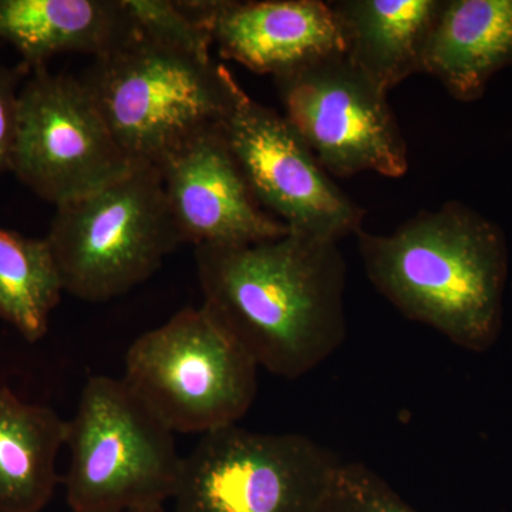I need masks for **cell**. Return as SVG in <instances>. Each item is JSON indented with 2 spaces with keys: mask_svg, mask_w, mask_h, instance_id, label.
<instances>
[{
  "mask_svg": "<svg viewBox=\"0 0 512 512\" xmlns=\"http://www.w3.org/2000/svg\"><path fill=\"white\" fill-rule=\"evenodd\" d=\"M205 309L258 367L308 375L346 338V264L335 242L289 234L195 248Z\"/></svg>",
  "mask_w": 512,
  "mask_h": 512,
  "instance_id": "6da1fadb",
  "label": "cell"
},
{
  "mask_svg": "<svg viewBox=\"0 0 512 512\" xmlns=\"http://www.w3.org/2000/svg\"><path fill=\"white\" fill-rule=\"evenodd\" d=\"M370 282L397 311L454 345L484 352L503 328V229L458 201L420 211L390 234L357 232Z\"/></svg>",
  "mask_w": 512,
  "mask_h": 512,
  "instance_id": "7a4b0ae2",
  "label": "cell"
},
{
  "mask_svg": "<svg viewBox=\"0 0 512 512\" xmlns=\"http://www.w3.org/2000/svg\"><path fill=\"white\" fill-rule=\"evenodd\" d=\"M80 79L131 164L153 167L192 138L221 128L241 89L211 56L143 35L94 59Z\"/></svg>",
  "mask_w": 512,
  "mask_h": 512,
  "instance_id": "3957f363",
  "label": "cell"
},
{
  "mask_svg": "<svg viewBox=\"0 0 512 512\" xmlns=\"http://www.w3.org/2000/svg\"><path fill=\"white\" fill-rule=\"evenodd\" d=\"M46 239L64 292L92 303L143 284L183 244L153 165L56 207Z\"/></svg>",
  "mask_w": 512,
  "mask_h": 512,
  "instance_id": "277c9868",
  "label": "cell"
},
{
  "mask_svg": "<svg viewBox=\"0 0 512 512\" xmlns=\"http://www.w3.org/2000/svg\"><path fill=\"white\" fill-rule=\"evenodd\" d=\"M67 424L72 512L140 510L174 498L183 467L174 433L123 379L90 377Z\"/></svg>",
  "mask_w": 512,
  "mask_h": 512,
  "instance_id": "5b68a950",
  "label": "cell"
},
{
  "mask_svg": "<svg viewBox=\"0 0 512 512\" xmlns=\"http://www.w3.org/2000/svg\"><path fill=\"white\" fill-rule=\"evenodd\" d=\"M258 365L204 308L184 309L134 340L123 380L173 433L238 424L258 390Z\"/></svg>",
  "mask_w": 512,
  "mask_h": 512,
  "instance_id": "8992f818",
  "label": "cell"
},
{
  "mask_svg": "<svg viewBox=\"0 0 512 512\" xmlns=\"http://www.w3.org/2000/svg\"><path fill=\"white\" fill-rule=\"evenodd\" d=\"M340 464L302 434L232 424L204 434L183 458L175 511L318 512Z\"/></svg>",
  "mask_w": 512,
  "mask_h": 512,
  "instance_id": "52a82bcc",
  "label": "cell"
},
{
  "mask_svg": "<svg viewBox=\"0 0 512 512\" xmlns=\"http://www.w3.org/2000/svg\"><path fill=\"white\" fill-rule=\"evenodd\" d=\"M131 164L80 77L32 70L19 92L10 173L59 207L130 173Z\"/></svg>",
  "mask_w": 512,
  "mask_h": 512,
  "instance_id": "ba28073f",
  "label": "cell"
},
{
  "mask_svg": "<svg viewBox=\"0 0 512 512\" xmlns=\"http://www.w3.org/2000/svg\"><path fill=\"white\" fill-rule=\"evenodd\" d=\"M274 80L286 119L329 175L373 171L400 178L407 173L409 150L387 93L346 53Z\"/></svg>",
  "mask_w": 512,
  "mask_h": 512,
  "instance_id": "9c48e42d",
  "label": "cell"
},
{
  "mask_svg": "<svg viewBox=\"0 0 512 512\" xmlns=\"http://www.w3.org/2000/svg\"><path fill=\"white\" fill-rule=\"evenodd\" d=\"M221 131L256 200L293 234L338 244L362 231L366 211L278 111L241 87Z\"/></svg>",
  "mask_w": 512,
  "mask_h": 512,
  "instance_id": "30bf717a",
  "label": "cell"
},
{
  "mask_svg": "<svg viewBox=\"0 0 512 512\" xmlns=\"http://www.w3.org/2000/svg\"><path fill=\"white\" fill-rule=\"evenodd\" d=\"M157 168L183 244L235 247L291 232L256 200L221 128L192 138Z\"/></svg>",
  "mask_w": 512,
  "mask_h": 512,
  "instance_id": "8fae6325",
  "label": "cell"
},
{
  "mask_svg": "<svg viewBox=\"0 0 512 512\" xmlns=\"http://www.w3.org/2000/svg\"><path fill=\"white\" fill-rule=\"evenodd\" d=\"M208 26L221 57L274 79L346 53L339 20L322 0H210Z\"/></svg>",
  "mask_w": 512,
  "mask_h": 512,
  "instance_id": "7c38bea8",
  "label": "cell"
},
{
  "mask_svg": "<svg viewBox=\"0 0 512 512\" xmlns=\"http://www.w3.org/2000/svg\"><path fill=\"white\" fill-rule=\"evenodd\" d=\"M140 35L124 0H0V42L30 72L63 53L110 55Z\"/></svg>",
  "mask_w": 512,
  "mask_h": 512,
  "instance_id": "4fadbf2b",
  "label": "cell"
},
{
  "mask_svg": "<svg viewBox=\"0 0 512 512\" xmlns=\"http://www.w3.org/2000/svg\"><path fill=\"white\" fill-rule=\"evenodd\" d=\"M512 64V0H441L423 73L453 99L483 97L494 74Z\"/></svg>",
  "mask_w": 512,
  "mask_h": 512,
  "instance_id": "5bb4252c",
  "label": "cell"
},
{
  "mask_svg": "<svg viewBox=\"0 0 512 512\" xmlns=\"http://www.w3.org/2000/svg\"><path fill=\"white\" fill-rule=\"evenodd\" d=\"M330 6L345 36L346 56L384 92L423 73L441 0H338Z\"/></svg>",
  "mask_w": 512,
  "mask_h": 512,
  "instance_id": "9a60e30c",
  "label": "cell"
},
{
  "mask_svg": "<svg viewBox=\"0 0 512 512\" xmlns=\"http://www.w3.org/2000/svg\"><path fill=\"white\" fill-rule=\"evenodd\" d=\"M69 424L0 387V512H40L52 500Z\"/></svg>",
  "mask_w": 512,
  "mask_h": 512,
  "instance_id": "2e32d148",
  "label": "cell"
},
{
  "mask_svg": "<svg viewBox=\"0 0 512 512\" xmlns=\"http://www.w3.org/2000/svg\"><path fill=\"white\" fill-rule=\"evenodd\" d=\"M63 292L47 239L0 227V318L28 342H37L46 335Z\"/></svg>",
  "mask_w": 512,
  "mask_h": 512,
  "instance_id": "e0dca14e",
  "label": "cell"
},
{
  "mask_svg": "<svg viewBox=\"0 0 512 512\" xmlns=\"http://www.w3.org/2000/svg\"><path fill=\"white\" fill-rule=\"evenodd\" d=\"M141 35L191 55L210 57L204 0H124Z\"/></svg>",
  "mask_w": 512,
  "mask_h": 512,
  "instance_id": "ac0fdd59",
  "label": "cell"
},
{
  "mask_svg": "<svg viewBox=\"0 0 512 512\" xmlns=\"http://www.w3.org/2000/svg\"><path fill=\"white\" fill-rule=\"evenodd\" d=\"M318 512H417L362 463H342Z\"/></svg>",
  "mask_w": 512,
  "mask_h": 512,
  "instance_id": "d6986e66",
  "label": "cell"
},
{
  "mask_svg": "<svg viewBox=\"0 0 512 512\" xmlns=\"http://www.w3.org/2000/svg\"><path fill=\"white\" fill-rule=\"evenodd\" d=\"M29 74L30 70L22 63L8 66L0 60V180L10 171L18 126L19 92Z\"/></svg>",
  "mask_w": 512,
  "mask_h": 512,
  "instance_id": "ffe728a7",
  "label": "cell"
},
{
  "mask_svg": "<svg viewBox=\"0 0 512 512\" xmlns=\"http://www.w3.org/2000/svg\"><path fill=\"white\" fill-rule=\"evenodd\" d=\"M123 512H165L164 505H157V507L140 508V510H130Z\"/></svg>",
  "mask_w": 512,
  "mask_h": 512,
  "instance_id": "44dd1931",
  "label": "cell"
}]
</instances>
